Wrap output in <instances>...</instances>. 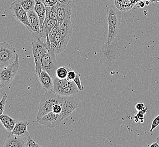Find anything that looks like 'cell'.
<instances>
[{"label":"cell","instance_id":"14","mask_svg":"<svg viewBox=\"0 0 159 147\" xmlns=\"http://www.w3.org/2000/svg\"><path fill=\"white\" fill-rule=\"evenodd\" d=\"M43 89L46 91L54 89V79L46 71L42 70L38 75Z\"/></svg>","mask_w":159,"mask_h":147},{"label":"cell","instance_id":"13","mask_svg":"<svg viewBox=\"0 0 159 147\" xmlns=\"http://www.w3.org/2000/svg\"><path fill=\"white\" fill-rule=\"evenodd\" d=\"M72 2L63 5L58 2V21L61 25L63 23V21L69 17H70L72 14Z\"/></svg>","mask_w":159,"mask_h":147},{"label":"cell","instance_id":"19","mask_svg":"<svg viewBox=\"0 0 159 147\" xmlns=\"http://www.w3.org/2000/svg\"><path fill=\"white\" fill-rule=\"evenodd\" d=\"M54 89L53 91L55 92H58L61 89L70 86L74 81H71L68 79L67 78L65 79H59L58 77H55L54 79Z\"/></svg>","mask_w":159,"mask_h":147},{"label":"cell","instance_id":"29","mask_svg":"<svg viewBox=\"0 0 159 147\" xmlns=\"http://www.w3.org/2000/svg\"><path fill=\"white\" fill-rule=\"evenodd\" d=\"M46 7H52L58 3V0H40Z\"/></svg>","mask_w":159,"mask_h":147},{"label":"cell","instance_id":"9","mask_svg":"<svg viewBox=\"0 0 159 147\" xmlns=\"http://www.w3.org/2000/svg\"><path fill=\"white\" fill-rule=\"evenodd\" d=\"M60 104L62 107L61 115L63 120L70 116L78 107V104L72 96H63V100Z\"/></svg>","mask_w":159,"mask_h":147},{"label":"cell","instance_id":"24","mask_svg":"<svg viewBox=\"0 0 159 147\" xmlns=\"http://www.w3.org/2000/svg\"><path fill=\"white\" fill-rule=\"evenodd\" d=\"M59 27H60V25H59L58 21H57L55 26L52 28V31L50 32V33L49 34L48 39H49V41H50V44L52 43V41L54 39L56 35L58 33L59 29Z\"/></svg>","mask_w":159,"mask_h":147},{"label":"cell","instance_id":"10","mask_svg":"<svg viewBox=\"0 0 159 147\" xmlns=\"http://www.w3.org/2000/svg\"><path fill=\"white\" fill-rule=\"evenodd\" d=\"M28 18L30 25V30L29 31L31 32V35L35 39H40L41 27L39 16L36 12H34V10H33L28 12Z\"/></svg>","mask_w":159,"mask_h":147},{"label":"cell","instance_id":"7","mask_svg":"<svg viewBox=\"0 0 159 147\" xmlns=\"http://www.w3.org/2000/svg\"><path fill=\"white\" fill-rule=\"evenodd\" d=\"M59 31L61 34V43L59 48V54L63 52L67 46L72 35V25L70 17L66 19L60 25Z\"/></svg>","mask_w":159,"mask_h":147},{"label":"cell","instance_id":"38","mask_svg":"<svg viewBox=\"0 0 159 147\" xmlns=\"http://www.w3.org/2000/svg\"><path fill=\"white\" fill-rule=\"evenodd\" d=\"M138 1H141V0H137ZM144 1H152V2H156V3H157V0H144Z\"/></svg>","mask_w":159,"mask_h":147},{"label":"cell","instance_id":"41","mask_svg":"<svg viewBox=\"0 0 159 147\" xmlns=\"http://www.w3.org/2000/svg\"><path fill=\"white\" fill-rule=\"evenodd\" d=\"M132 1H134V2H135L136 3H137L138 2V1L137 0H132Z\"/></svg>","mask_w":159,"mask_h":147},{"label":"cell","instance_id":"31","mask_svg":"<svg viewBox=\"0 0 159 147\" xmlns=\"http://www.w3.org/2000/svg\"><path fill=\"white\" fill-rule=\"evenodd\" d=\"M76 76V73L75 71H74V70H70L68 71L67 78L70 80L73 81L74 79L75 78Z\"/></svg>","mask_w":159,"mask_h":147},{"label":"cell","instance_id":"36","mask_svg":"<svg viewBox=\"0 0 159 147\" xmlns=\"http://www.w3.org/2000/svg\"><path fill=\"white\" fill-rule=\"evenodd\" d=\"M149 147H159V143L157 142V141H156V142H155V143H153L152 144H151L150 145H149Z\"/></svg>","mask_w":159,"mask_h":147},{"label":"cell","instance_id":"28","mask_svg":"<svg viewBox=\"0 0 159 147\" xmlns=\"http://www.w3.org/2000/svg\"><path fill=\"white\" fill-rule=\"evenodd\" d=\"M147 109L148 108L147 107H145L143 110L141 111H138V113L137 114V116L138 118V119L139 120V122L141 123L144 122V115L147 113Z\"/></svg>","mask_w":159,"mask_h":147},{"label":"cell","instance_id":"34","mask_svg":"<svg viewBox=\"0 0 159 147\" xmlns=\"http://www.w3.org/2000/svg\"><path fill=\"white\" fill-rule=\"evenodd\" d=\"M137 5L138 6V8H143L146 5V2L145 1H144V0H141L137 3Z\"/></svg>","mask_w":159,"mask_h":147},{"label":"cell","instance_id":"40","mask_svg":"<svg viewBox=\"0 0 159 147\" xmlns=\"http://www.w3.org/2000/svg\"><path fill=\"white\" fill-rule=\"evenodd\" d=\"M157 141L159 143V136H158V137L157 138Z\"/></svg>","mask_w":159,"mask_h":147},{"label":"cell","instance_id":"6","mask_svg":"<svg viewBox=\"0 0 159 147\" xmlns=\"http://www.w3.org/2000/svg\"><path fill=\"white\" fill-rule=\"evenodd\" d=\"M55 55L54 51L49 50L48 52L43 57L41 61L43 70L46 71L53 79L56 77V71L58 68Z\"/></svg>","mask_w":159,"mask_h":147},{"label":"cell","instance_id":"5","mask_svg":"<svg viewBox=\"0 0 159 147\" xmlns=\"http://www.w3.org/2000/svg\"><path fill=\"white\" fill-rule=\"evenodd\" d=\"M17 53L14 46L6 42L0 44V68L12 64L16 61Z\"/></svg>","mask_w":159,"mask_h":147},{"label":"cell","instance_id":"30","mask_svg":"<svg viewBox=\"0 0 159 147\" xmlns=\"http://www.w3.org/2000/svg\"><path fill=\"white\" fill-rule=\"evenodd\" d=\"M159 126V114L156 116L155 119H153V121L151 124V127L150 129V131L151 132L153 131L155 129H156L157 126Z\"/></svg>","mask_w":159,"mask_h":147},{"label":"cell","instance_id":"32","mask_svg":"<svg viewBox=\"0 0 159 147\" xmlns=\"http://www.w3.org/2000/svg\"><path fill=\"white\" fill-rule=\"evenodd\" d=\"M62 110L61 105L60 104H57L55 105V106L53 107L52 111L55 114H61Z\"/></svg>","mask_w":159,"mask_h":147},{"label":"cell","instance_id":"1","mask_svg":"<svg viewBox=\"0 0 159 147\" xmlns=\"http://www.w3.org/2000/svg\"><path fill=\"white\" fill-rule=\"evenodd\" d=\"M116 7L115 8L112 6H108L106 10L107 21L108 27L106 44L110 45L116 38L120 27L121 20V15Z\"/></svg>","mask_w":159,"mask_h":147},{"label":"cell","instance_id":"37","mask_svg":"<svg viewBox=\"0 0 159 147\" xmlns=\"http://www.w3.org/2000/svg\"><path fill=\"white\" fill-rule=\"evenodd\" d=\"M139 121V120L138 119V117L137 116L136 114H135L134 116V122L137 123Z\"/></svg>","mask_w":159,"mask_h":147},{"label":"cell","instance_id":"22","mask_svg":"<svg viewBox=\"0 0 159 147\" xmlns=\"http://www.w3.org/2000/svg\"><path fill=\"white\" fill-rule=\"evenodd\" d=\"M18 1L27 12H29L31 10H34V6L36 5L35 0H18Z\"/></svg>","mask_w":159,"mask_h":147},{"label":"cell","instance_id":"11","mask_svg":"<svg viewBox=\"0 0 159 147\" xmlns=\"http://www.w3.org/2000/svg\"><path fill=\"white\" fill-rule=\"evenodd\" d=\"M37 122L49 128H54L61 123L63 121L61 114H55L50 112L37 120Z\"/></svg>","mask_w":159,"mask_h":147},{"label":"cell","instance_id":"2","mask_svg":"<svg viewBox=\"0 0 159 147\" xmlns=\"http://www.w3.org/2000/svg\"><path fill=\"white\" fill-rule=\"evenodd\" d=\"M63 100L61 96L53 90L46 91L43 96L39 106V111L36 116V119L39 120L46 114L52 111L55 105L61 104Z\"/></svg>","mask_w":159,"mask_h":147},{"label":"cell","instance_id":"18","mask_svg":"<svg viewBox=\"0 0 159 147\" xmlns=\"http://www.w3.org/2000/svg\"><path fill=\"white\" fill-rule=\"evenodd\" d=\"M0 120L4 127L9 132H11L13 130L17 122L16 120L13 119L5 114L0 115Z\"/></svg>","mask_w":159,"mask_h":147},{"label":"cell","instance_id":"16","mask_svg":"<svg viewBox=\"0 0 159 147\" xmlns=\"http://www.w3.org/2000/svg\"><path fill=\"white\" fill-rule=\"evenodd\" d=\"M137 3L132 0H114V5L120 12H126L132 9Z\"/></svg>","mask_w":159,"mask_h":147},{"label":"cell","instance_id":"12","mask_svg":"<svg viewBox=\"0 0 159 147\" xmlns=\"http://www.w3.org/2000/svg\"><path fill=\"white\" fill-rule=\"evenodd\" d=\"M27 136H19L10 132L2 147H25Z\"/></svg>","mask_w":159,"mask_h":147},{"label":"cell","instance_id":"35","mask_svg":"<svg viewBox=\"0 0 159 147\" xmlns=\"http://www.w3.org/2000/svg\"><path fill=\"white\" fill-rule=\"evenodd\" d=\"M71 1H72L71 0H58V3H61V5H67Z\"/></svg>","mask_w":159,"mask_h":147},{"label":"cell","instance_id":"42","mask_svg":"<svg viewBox=\"0 0 159 147\" xmlns=\"http://www.w3.org/2000/svg\"><path fill=\"white\" fill-rule=\"evenodd\" d=\"M157 3H159V0H157Z\"/></svg>","mask_w":159,"mask_h":147},{"label":"cell","instance_id":"23","mask_svg":"<svg viewBox=\"0 0 159 147\" xmlns=\"http://www.w3.org/2000/svg\"><path fill=\"white\" fill-rule=\"evenodd\" d=\"M68 69L65 67H60L58 68L56 71V77L59 79H65L67 77Z\"/></svg>","mask_w":159,"mask_h":147},{"label":"cell","instance_id":"27","mask_svg":"<svg viewBox=\"0 0 159 147\" xmlns=\"http://www.w3.org/2000/svg\"><path fill=\"white\" fill-rule=\"evenodd\" d=\"M80 77H81V75H80L79 73H76V76L75 78L74 79L73 81H74V82L75 83V84H76L80 91H83L84 88L83 84H82V83H81V82Z\"/></svg>","mask_w":159,"mask_h":147},{"label":"cell","instance_id":"25","mask_svg":"<svg viewBox=\"0 0 159 147\" xmlns=\"http://www.w3.org/2000/svg\"><path fill=\"white\" fill-rule=\"evenodd\" d=\"M7 95L6 93H5L0 102V115L3 114V111L5 110V106L7 103Z\"/></svg>","mask_w":159,"mask_h":147},{"label":"cell","instance_id":"26","mask_svg":"<svg viewBox=\"0 0 159 147\" xmlns=\"http://www.w3.org/2000/svg\"><path fill=\"white\" fill-rule=\"evenodd\" d=\"M41 145L37 144L35 141H34V139L31 138V136L29 135L27 136V139L25 144V147H40Z\"/></svg>","mask_w":159,"mask_h":147},{"label":"cell","instance_id":"15","mask_svg":"<svg viewBox=\"0 0 159 147\" xmlns=\"http://www.w3.org/2000/svg\"><path fill=\"white\" fill-rule=\"evenodd\" d=\"M30 122L26 121H19L16 122V126L13 129L11 133L13 135H17L19 136H27L30 135L28 131L27 126Z\"/></svg>","mask_w":159,"mask_h":147},{"label":"cell","instance_id":"21","mask_svg":"<svg viewBox=\"0 0 159 147\" xmlns=\"http://www.w3.org/2000/svg\"><path fill=\"white\" fill-rule=\"evenodd\" d=\"M46 13L45 19H52L56 21H58V3L52 7H46Z\"/></svg>","mask_w":159,"mask_h":147},{"label":"cell","instance_id":"20","mask_svg":"<svg viewBox=\"0 0 159 147\" xmlns=\"http://www.w3.org/2000/svg\"><path fill=\"white\" fill-rule=\"evenodd\" d=\"M80 90L77 87L76 84L73 82L70 86L65 88L64 89H61L57 92L59 95L61 96H73L79 93Z\"/></svg>","mask_w":159,"mask_h":147},{"label":"cell","instance_id":"3","mask_svg":"<svg viewBox=\"0 0 159 147\" xmlns=\"http://www.w3.org/2000/svg\"><path fill=\"white\" fill-rule=\"evenodd\" d=\"M20 67L19 57L16 55V61L5 68H0V89L9 86L16 77Z\"/></svg>","mask_w":159,"mask_h":147},{"label":"cell","instance_id":"39","mask_svg":"<svg viewBox=\"0 0 159 147\" xmlns=\"http://www.w3.org/2000/svg\"><path fill=\"white\" fill-rule=\"evenodd\" d=\"M150 1H145V2H146V5H149V4H150Z\"/></svg>","mask_w":159,"mask_h":147},{"label":"cell","instance_id":"17","mask_svg":"<svg viewBox=\"0 0 159 147\" xmlns=\"http://www.w3.org/2000/svg\"><path fill=\"white\" fill-rule=\"evenodd\" d=\"M35 1H36V5L34 8V10L35 12H36V14L39 17L40 27H41L46 18V6L40 0H35Z\"/></svg>","mask_w":159,"mask_h":147},{"label":"cell","instance_id":"4","mask_svg":"<svg viewBox=\"0 0 159 147\" xmlns=\"http://www.w3.org/2000/svg\"><path fill=\"white\" fill-rule=\"evenodd\" d=\"M46 43L41 39H35L32 43V51L35 63V72L39 75L43 70L41 61L43 57L48 52Z\"/></svg>","mask_w":159,"mask_h":147},{"label":"cell","instance_id":"33","mask_svg":"<svg viewBox=\"0 0 159 147\" xmlns=\"http://www.w3.org/2000/svg\"><path fill=\"white\" fill-rule=\"evenodd\" d=\"M146 107L143 103L142 102H139L138 104L135 105V109L138 111H141L143 110L144 107Z\"/></svg>","mask_w":159,"mask_h":147},{"label":"cell","instance_id":"8","mask_svg":"<svg viewBox=\"0 0 159 147\" xmlns=\"http://www.w3.org/2000/svg\"><path fill=\"white\" fill-rule=\"evenodd\" d=\"M10 9L16 19L25 25L29 31L30 30V25L28 18V12L24 9L18 0H16L11 3Z\"/></svg>","mask_w":159,"mask_h":147}]
</instances>
